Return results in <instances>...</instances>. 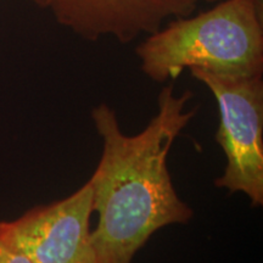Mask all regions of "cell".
Instances as JSON below:
<instances>
[{
  "label": "cell",
  "instance_id": "obj_5",
  "mask_svg": "<svg viewBox=\"0 0 263 263\" xmlns=\"http://www.w3.org/2000/svg\"><path fill=\"white\" fill-rule=\"evenodd\" d=\"M201 0H51L59 24L85 41L112 37L122 44L159 31L167 20L186 17Z\"/></svg>",
  "mask_w": 263,
  "mask_h": 263
},
{
  "label": "cell",
  "instance_id": "obj_8",
  "mask_svg": "<svg viewBox=\"0 0 263 263\" xmlns=\"http://www.w3.org/2000/svg\"><path fill=\"white\" fill-rule=\"evenodd\" d=\"M206 2H210V3H213V2H217V0H206Z\"/></svg>",
  "mask_w": 263,
  "mask_h": 263
},
{
  "label": "cell",
  "instance_id": "obj_7",
  "mask_svg": "<svg viewBox=\"0 0 263 263\" xmlns=\"http://www.w3.org/2000/svg\"><path fill=\"white\" fill-rule=\"evenodd\" d=\"M33 2H34L37 5L41 6V8L48 9L49 5H50L51 0H33Z\"/></svg>",
  "mask_w": 263,
  "mask_h": 263
},
{
  "label": "cell",
  "instance_id": "obj_1",
  "mask_svg": "<svg viewBox=\"0 0 263 263\" xmlns=\"http://www.w3.org/2000/svg\"><path fill=\"white\" fill-rule=\"evenodd\" d=\"M193 93L174 94L172 84L157 98L156 116L137 136L121 130L116 112L106 104L91 110L103 140V155L88 180L98 224L91 230L98 263H132L157 230L185 224L193 210L177 195L167 168L173 141L196 114L185 110Z\"/></svg>",
  "mask_w": 263,
  "mask_h": 263
},
{
  "label": "cell",
  "instance_id": "obj_2",
  "mask_svg": "<svg viewBox=\"0 0 263 263\" xmlns=\"http://www.w3.org/2000/svg\"><path fill=\"white\" fill-rule=\"evenodd\" d=\"M150 80H177L189 68L228 77L263 72L262 0H224L196 16L172 20L137 48Z\"/></svg>",
  "mask_w": 263,
  "mask_h": 263
},
{
  "label": "cell",
  "instance_id": "obj_3",
  "mask_svg": "<svg viewBox=\"0 0 263 263\" xmlns=\"http://www.w3.org/2000/svg\"><path fill=\"white\" fill-rule=\"evenodd\" d=\"M193 77L211 90L219 111L216 141L224 151L226 171L216 179L218 188L241 192L252 206L263 203V81L228 77L190 70Z\"/></svg>",
  "mask_w": 263,
  "mask_h": 263
},
{
  "label": "cell",
  "instance_id": "obj_4",
  "mask_svg": "<svg viewBox=\"0 0 263 263\" xmlns=\"http://www.w3.org/2000/svg\"><path fill=\"white\" fill-rule=\"evenodd\" d=\"M89 182L66 199L31 209L12 222H2L5 234L33 263H98L91 242Z\"/></svg>",
  "mask_w": 263,
  "mask_h": 263
},
{
  "label": "cell",
  "instance_id": "obj_6",
  "mask_svg": "<svg viewBox=\"0 0 263 263\" xmlns=\"http://www.w3.org/2000/svg\"><path fill=\"white\" fill-rule=\"evenodd\" d=\"M0 263H33L5 234L0 222Z\"/></svg>",
  "mask_w": 263,
  "mask_h": 263
}]
</instances>
